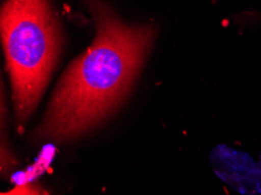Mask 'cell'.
Segmentation results:
<instances>
[{"instance_id":"obj_1","label":"cell","mask_w":261,"mask_h":195,"mask_svg":"<svg viewBox=\"0 0 261 195\" xmlns=\"http://www.w3.org/2000/svg\"><path fill=\"white\" fill-rule=\"evenodd\" d=\"M86 3L95 38L59 79L34 142L66 144L103 124L128 97L155 42V26L129 25L102 0Z\"/></svg>"},{"instance_id":"obj_2","label":"cell","mask_w":261,"mask_h":195,"mask_svg":"<svg viewBox=\"0 0 261 195\" xmlns=\"http://www.w3.org/2000/svg\"><path fill=\"white\" fill-rule=\"evenodd\" d=\"M0 31L15 123L22 127L58 66L63 47L62 26L50 0H6Z\"/></svg>"}]
</instances>
